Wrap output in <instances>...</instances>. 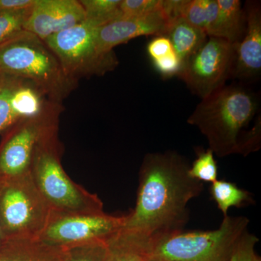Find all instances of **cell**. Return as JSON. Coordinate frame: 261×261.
<instances>
[{"instance_id":"obj_24","label":"cell","mask_w":261,"mask_h":261,"mask_svg":"<svg viewBox=\"0 0 261 261\" xmlns=\"http://www.w3.org/2000/svg\"><path fill=\"white\" fill-rule=\"evenodd\" d=\"M108 242L65 249L63 261H108L110 251Z\"/></svg>"},{"instance_id":"obj_1","label":"cell","mask_w":261,"mask_h":261,"mask_svg":"<svg viewBox=\"0 0 261 261\" xmlns=\"http://www.w3.org/2000/svg\"><path fill=\"white\" fill-rule=\"evenodd\" d=\"M187 160L176 151L147 153L139 173L135 208L126 215L121 231L150 240L180 231L189 218V202L203 183L189 174Z\"/></svg>"},{"instance_id":"obj_15","label":"cell","mask_w":261,"mask_h":261,"mask_svg":"<svg viewBox=\"0 0 261 261\" xmlns=\"http://www.w3.org/2000/svg\"><path fill=\"white\" fill-rule=\"evenodd\" d=\"M217 18L207 33V37L225 39L238 45L245 35L246 20L240 0H217Z\"/></svg>"},{"instance_id":"obj_28","label":"cell","mask_w":261,"mask_h":261,"mask_svg":"<svg viewBox=\"0 0 261 261\" xmlns=\"http://www.w3.org/2000/svg\"><path fill=\"white\" fill-rule=\"evenodd\" d=\"M187 1L188 0H162L161 11L168 27L178 19L182 18Z\"/></svg>"},{"instance_id":"obj_30","label":"cell","mask_w":261,"mask_h":261,"mask_svg":"<svg viewBox=\"0 0 261 261\" xmlns=\"http://www.w3.org/2000/svg\"><path fill=\"white\" fill-rule=\"evenodd\" d=\"M35 0H0V11H18L32 8Z\"/></svg>"},{"instance_id":"obj_6","label":"cell","mask_w":261,"mask_h":261,"mask_svg":"<svg viewBox=\"0 0 261 261\" xmlns=\"http://www.w3.org/2000/svg\"><path fill=\"white\" fill-rule=\"evenodd\" d=\"M51 214L30 173L0 176V229L6 240L39 238Z\"/></svg>"},{"instance_id":"obj_23","label":"cell","mask_w":261,"mask_h":261,"mask_svg":"<svg viewBox=\"0 0 261 261\" xmlns=\"http://www.w3.org/2000/svg\"><path fill=\"white\" fill-rule=\"evenodd\" d=\"M32 8L18 11H0V46L25 31Z\"/></svg>"},{"instance_id":"obj_9","label":"cell","mask_w":261,"mask_h":261,"mask_svg":"<svg viewBox=\"0 0 261 261\" xmlns=\"http://www.w3.org/2000/svg\"><path fill=\"white\" fill-rule=\"evenodd\" d=\"M125 219L126 215L113 216L104 211L81 214L51 212L47 226L38 240L62 249L108 243L121 231Z\"/></svg>"},{"instance_id":"obj_16","label":"cell","mask_w":261,"mask_h":261,"mask_svg":"<svg viewBox=\"0 0 261 261\" xmlns=\"http://www.w3.org/2000/svg\"><path fill=\"white\" fill-rule=\"evenodd\" d=\"M65 249L36 240H8L0 245V261H63Z\"/></svg>"},{"instance_id":"obj_17","label":"cell","mask_w":261,"mask_h":261,"mask_svg":"<svg viewBox=\"0 0 261 261\" xmlns=\"http://www.w3.org/2000/svg\"><path fill=\"white\" fill-rule=\"evenodd\" d=\"M165 36L169 39L173 51L183 65L203 46L208 37L205 32L184 18L178 19L170 25Z\"/></svg>"},{"instance_id":"obj_11","label":"cell","mask_w":261,"mask_h":261,"mask_svg":"<svg viewBox=\"0 0 261 261\" xmlns=\"http://www.w3.org/2000/svg\"><path fill=\"white\" fill-rule=\"evenodd\" d=\"M48 99L34 84L4 75L0 84V134L24 118L42 113Z\"/></svg>"},{"instance_id":"obj_5","label":"cell","mask_w":261,"mask_h":261,"mask_svg":"<svg viewBox=\"0 0 261 261\" xmlns=\"http://www.w3.org/2000/svg\"><path fill=\"white\" fill-rule=\"evenodd\" d=\"M61 150L58 134L39 146L29 172L51 212H103L99 197L75 183L65 172L61 163Z\"/></svg>"},{"instance_id":"obj_26","label":"cell","mask_w":261,"mask_h":261,"mask_svg":"<svg viewBox=\"0 0 261 261\" xmlns=\"http://www.w3.org/2000/svg\"><path fill=\"white\" fill-rule=\"evenodd\" d=\"M258 241L255 234L245 231L235 247L230 261H261L260 257L255 251Z\"/></svg>"},{"instance_id":"obj_21","label":"cell","mask_w":261,"mask_h":261,"mask_svg":"<svg viewBox=\"0 0 261 261\" xmlns=\"http://www.w3.org/2000/svg\"><path fill=\"white\" fill-rule=\"evenodd\" d=\"M121 0H81L86 19L98 27L121 18L120 4Z\"/></svg>"},{"instance_id":"obj_27","label":"cell","mask_w":261,"mask_h":261,"mask_svg":"<svg viewBox=\"0 0 261 261\" xmlns=\"http://www.w3.org/2000/svg\"><path fill=\"white\" fill-rule=\"evenodd\" d=\"M152 62L154 68L164 79L179 76L183 67L181 60L174 51Z\"/></svg>"},{"instance_id":"obj_13","label":"cell","mask_w":261,"mask_h":261,"mask_svg":"<svg viewBox=\"0 0 261 261\" xmlns=\"http://www.w3.org/2000/svg\"><path fill=\"white\" fill-rule=\"evenodd\" d=\"M168 24L161 9L145 16L120 18L98 27L96 42L102 53L113 51V48L141 36H165Z\"/></svg>"},{"instance_id":"obj_12","label":"cell","mask_w":261,"mask_h":261,"mask_svg":"<svg viewBox=\"0 0 261 261\" xmlns=\"http://www.w3.org/2000/svg\"><path fill=\"white\" fill-rule=\"evenodd\" d=\"M85 19V12L80 1L35 0L24 29L44 40Z\"/></svg>"},{"instance_id":"obj_22","label":"cell","mask_w":261,"mask_h":261,"mask_svg":"<svg viewBox=\"0 0 261 261\" xmlns=\"http://www.w3.org/2000/svg\"><path fill=\"white\" fill-rule=\"evenodd\" d=\"M197 159L190 166L189 174L194 179L214 183L218 180V166L214 153L210 149H196Z\"/></svg>"},{"instance_id":"obj_25","label":"cell","mask_w":261,"mask_h":261,"mask_svg":"<svg viewBox=\"0 0 261 261\" xmlns=\"http://www.w3.org/2000/svg\"><path fill=\"white\" fill-rule=\"evenodd\" d=\"M162 0H121V18L145 16L161 9Z\"/></svg>"},{"instance_id":"obj_7","label":"cell","mask_w":261,"mask_h":261,"mask_svg":"<svg viewBox=\"0 0 261 261\" xmlns=\"http://www.w3.org/2000/svg\"><path fill=\"white\" fill-rule=\"evenodd\" d=\"M61 103L51 102L37 116L17 122L3 133L0 142V176L14 177L30 172L39 146L58 135Z\"/></svg>"},{"instance_id":"obj_3","label":"cell","mask_w":261,"mask_h":261,"mask_svg":"<svg viewBox=\"0 0 261 261\" xmlns=\"http://www.w3.org/2000/svg\"><path fill=\"white\" fill-rule=\"evenodd\" d=\"M0 73L32 82L58 103L78 85L44 41L27 31L0 46Z\"/></svg>"},{"instance_id":"obj_19","label":"cell","mask_w":261,"mask_h":261,"mask_svg":"<svg viewBox=\"0 0 261 261\" xmlns=\"http://www.w3.org/2000/svg\"><path fill=\"white\" fill-rule=\"evenodd\" d=\"M210 193L224 217L228 216V211L231 207H242L254 202L250 192L226 180L218 179L211 184Z\"/></svg>"},{"instance_id":"obj_2","label":"cell","mask_w":261,"mask_h":261,"mask_svg":"<svg viewBox=\"0 0 261 261\" xmlns=\"http://www.w3.org/2000/svg\"><path fill=\"white\" fill-rule=\"evenodd\" d=\"M258 110L256 94L240 84L225 85L201 99L187 123L205 136L219 158L247 156L260 148V118L247 130Z\"/></svg>"},{"instance_id":"obj_14","label":"cell","mask_w":261,"mask_h":261,"mask_svg":"<svg viewBox=\"0 0 261 261\" xmlns=\"http://www.w3.org/2000/svg\"><path fill=\"white\" fill-rule=\"evenodd\" d=\"M243 9L246 29L236 45L232 78L247 82L256 80L261 73L260 3L247 1Z\"/></svg>"},{"instance_id":"obj_31","label":"cell","mask_w":261,"mask_h":261,"mask_svg":"<svg viewBox=\"0 0 261 261\" xmlns=\"http://www.w3.org/2000/svg\"><path fill=\"white\" fill-rule=\"evenodd\" d=\"M5 240H6V239L5 238L4 235H3L1 229H0V245H1L2 243H4Z\"/></svg>"},{"instance_id":"obj_4","label":"cell","mask_w":261,"mask_h":261,"mask_svg":"<svg viewBox=\"0 0 261 261\" xmlns=\"http://www.w3.org/2000/svg\"><path fill=\"white\" fill-rule=\"evenodd\" d=\"M250 220L226 216L211 231H173L151 239L149 261H230Z\"/></svg>"},{"instance_id":"obj_8","label":"cell","mask_w":261,"mask_h":261,"mask_svg":"<svg viewBox=\"0 0 261 261\" xmlns=\"http://www.w3.org/2000/svg\"><path fill=\"white\" fill-rule=\"evenodd\" d=\"M98 27L85 19L74 27L51 35L44 42L56 55L63 69L70 78L103 75L118 66L114 51L99 50L96 42Z\"/></svg>"},{"instance_id":"obj_20","label":"cell","mask_w":261,"mask_h":261,"mask_svg":"<svg viewBox=\"0 0 261 261\" xmlns=\"http://www.w3.org/2000/svg\"><path fill=\"white\" fill-rule=\"evenodd\" d=\"M217 0H188L182 18L207 34L217 18Z\"/></svg>"},{"instance_id":"obj_18","label":"cell","mask_w":261,"mask_h":261,"mask_svg":"<svg viewBox=\"0 0 261 261\" xmlns=\"http://www.w3.org/2000/svg\"><path fill=\"white\" fill-rule=\"evenodd\" d=\"M149 242L120 231L108 242V261H149Z\"/></svg>"},{"instance_id":"obj_29","label":"cell","mask_w":261,"mask_h":261,"mask_svg":"<svg viewBox=\"0 0 261 261\" xmlns=\"http://www.w3.org/2000/svg\"><path fill=\"white\" fill-rule=\"evenodd\" d=\"M173 51L171 43L166 36L154 37L147 45V53L152 61L167 56Z\"/></svg>"},{"instance_id":"obj_32","label":"cell","mask_w":261,"mask_h":261,"mask_svg":"<svg viewBox=\"0 0 261 261\" xmlns=\"http://www.w3.org/2000/svg\"><path fill=\"white\" fill-rule=\"evenodd\" d=\"M3 76H4V75L0 73V84H1L2 81H3Z\"/></svg>"},{"instance_id":"obj_10","label":"cell","mask_w":261,"mask_h":261,"mask_svg":"<svg viewBox=\"0 0 261 261\" xmlns=\"http://www.w3.org/2000/svg\"><path fill=\"white\" fill-rule=\"evenodd\" d=\"M235 50L236 45L225 39L208 37L203 46L183 65L178 78L192 94L204 99L232 78Z\"/></svg>"}]
</instances>
